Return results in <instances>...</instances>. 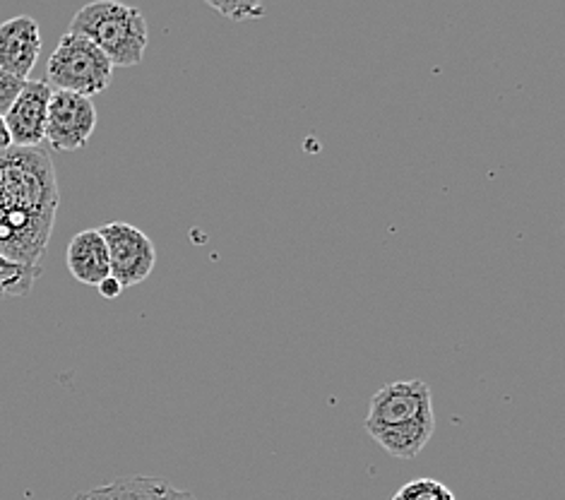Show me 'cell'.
Segmentation results:
<instances>
[{"label":"cell","instance_id":"cell-10","mask_svg":"<svg viewBox=\"0 0 565 500\" xmlns=\"http://www.w3.org/2000/svg\"><path fill=\"white\" fill-rule=\"evenodd\" d=\"M73 500H198L191 491L177 489L157 477H126L77 493Z\"/></svg>","mask_w":565,"mask_h":500},{"label":"cell","instance_id":"cell-16","mask_svg":"<svg viewBox=\"0 0 565 500\" xmlns=\"http://www.w3.org/2000/svg\"><path fill=\"white\" fill-rule=\"evenodd\" d=\"M8 147H12V142H10L8 128H6V120H3V116H0V152L8 150Z\"/></svg>","mask_w":565,"mask_h":500},{"label":"cell","instance_id":"cell-6","mask_svg":"<svg viewBox=\"0 0 565 500\" xmlns=\"http://www.w3.org/2000/svg\"><path fill=\"white\" fill-rule=\"evenodd\" d=\"M97 128V109L92 99L71 92H53L46 116V138L56 152H77Z\"/></svg>","mask_w":565,"mask_h":500},{"label":"cell","instance_id":"cell-9","mask_svg":"<svg viewBox=\"0 0 565 500\" xmlns=\"http://www.w3.org/2000/svg\"><path fill=\"white\" fill-rule=\"evenodd\" d=\"M65 263H68L71 275L87 287H99L106 277H111L109 251H106L99 228L77 232L65 251Z\"/></svg>","mask_w":565,"mask_h":500},{"label":"cell","instance_id":"cell-15","mask_svg":"<svg viewBox=\"0 0 565 500\" xmlns=\"http://www.w3.org/2000/svg\"><path fill=\"white\" fill-rule=\"evenodd\" d=\"M97 289H99V294L104 296V299H118V296L124 294V287H120V284L114 277H106Z\"/></svg>","mask_w":565,"mask_h":500},{"label":"cell","instance_id":"cell-5","mask_svg":"<svg viewBox=\"0 0 565 500\" xmlns=\"http://www.w3.org/2000/svg\"><path fill=\"white\" fill-rule=\"evenodd\" d=\"M99 234L109 251L111 277L120 287H136L152 275L157 263V248L152 238L138 226L126 222H111L99 228Z\"/></svg>","mask_w":565,"mask_h":500},{"label":"cell","instance_id":"cell-11","mask_svg":"<svg viewBox=\"0 0 565 500\" xmlns=\"http://www.w3.org/2000/svg\"><path fill=\"white\" fill-rule=\"evenodd\" d=\"M39 277H42V269L0 258V299H6V296H24L34 287Z\"/></svg>","mask_w":565,"mask_h":500},{"label":"cell","instance_id":"cell-1","mask_svg":"<svg viewBox=\"0 0 565 500\" xmlns=\"http://www.w3.org/2000/svg\"><path fill=\"white\" fill-rule=\"evenodd\" d=\"M58 202L56 169L42 147L0 152V258L42 269Z\"/></svg>","mask_w":565,"mask_h":500},{"label":"cell","instance_id":"cell-12","mask_svg":"<svg viewBox=\"0 0 565 500\" xmlns=\"http://www.w3.org/2000/svg\"><path fill=\"white\" fill-rule=\"evenodd\" d=\"M393 500H457L446 483L436 479H416L393 496Z\"/></svg>","mask_w":565,"mask_h":500},{"label":"cell","instance_id":"cell-7","mask_svg":"<svg viewBox=\"0 0 565 500\" xmlns=\"http://www.w3.org/2000/svg\"><path fill=\"white\" fill-rule=\"evenodd\" d=\"M53 89L44 79H24V85L3 116L12 147H39L46 138V116Z\"/></svg>","mask_w":565,"mask_h":500},{"label":"cell","instance_id":"cell-14","mask_svg":"<svg viewBox=\"0 0 565 500\" xmlns=\"http://www.w3.org/2000/svg\"><path fill=\"white\" fill-rule=\"evenodd\" d=\"M214 10H220L222 15L232 18V20H246V18H260L265 15V8L263 6H255V3H210Z\"/></svg>","mask_w":565,"mask_h":500},{"label":"cell","instance_id":"cell-2","mask_svg":"<svg viewBox=\"0 0 565 500\" xmlns=\"http://www.w3.org/2000/svg\"><path fill=\"white\" fill-rule=\"evenodd\" d=\"M363 428L395 459L409 462V459L419 457L436 434L430 387L419 377L383 385L371 397Z\"/></svg>","mask_w":565,"mask_h":500},{"label":"cell","instance_id":"cell-3","mask_svg":"<svg viewBox=\"0 0 565 500\" xmlns=\"http://www.w3.org/2000/svg\"><path fill=\"white\" fill-rule=\"evenodd\" d=\"M68 32L89 39L114 67L142 63L147 42H150L142 12L132 6L114 3V0H99V3L79 8Z\"/></svg>","mask_w":565,"mask_h":500},{"label":"cell","instance_id":"cell-13","mask_svg":"<svg viewBox=\"0 0 565 500\" xmlns=\"http://www.w3.org/2000/svg\"><path fill=\"white\" fill-rule=\"evenodd\" d=\"M22 85H24V79H18V77H12L10 73L0 71V116L8 114L12 102L18 99Z\"/></svg>","mask_w":565,"mask_h":500},{"label":"cell","instance_id":"cell-4","mask_svg":"<svg viewBox=\"0 0 565 500\" xmlns=\"http://www.w3.org/2000/svg\"><path fill=\"white\" fill-rule=\"evenodd\" d=\"M114 65L89 39L65 32L56 51L51 53L44 83L53 92H71L92 99L94 94L109 89Z\"/></svg>","mask_w":565,"mask_h":500},{"label":"cell","instance_id":"cell-8","mask_svg":"<svg viewBox=\"0 0 565 500\" xmlns=\"http://www.w3.org/2000/svg\"><path fill=\"white\" fill-rule=\"evenodd\" d=\"M42 53V32L39 24L26 18H12L0 24V71L18 79H26Z\"/></svg>","mask_w":565,"mask_h":500}]
</instances>
